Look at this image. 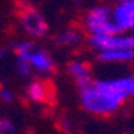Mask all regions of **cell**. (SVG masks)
Masks as SVG:
<instances>
[{
	"label": "cell",
	"instance_id": "30bf717a",
	"mask_svg": "<svg viewBox=\"0 0 134 134\" xmlns=\"http://www.w3.org/2000/svg\"><path fill=\"white\" fill-rule=\"evenodd\" d=\"M27 97L32 100V102H46V100L49 99V86H48V83L45 81H32L29 88H27Z\"/></svg>",
	"mask_w": 134,
	"mask_h": 134
},
{
	"label": "cell",
	"instance_id": "8fae6325",
	"mask_svg": "<svg viewBox=\"0 0 134 134\" xmlns=\"http://www.w3.org/2000/svg\"><path fill=\"white\" fill-rule=\"evenodd\" d=\"M80 40H81L80 32H77V30H65V32L61 34V35H58L56 43L61 45V46H74Z\"/></svg>",
	"mask_w": 134,
	"mask_h": 134
},
{
	"label": "cell",
	"instance_id": "7c38bea8",
	"mask_svg": "<svg viewBox=\"0 0 134 134\" xmlns=\"http://www.w3.org/2000/svg\"><path fill=\"white\" fill-rule=\"evenodd\" d=\"M16 131V126L8 118H0V134H11Z\"/></svg>",
	"mask_w": 134,
	"mask_h": 134
},
{
	"label": "cell",
	"instance_id": "3957f363",
	"mask_svg": "<svg viewBox=\"0 0 134 134\" xmlns=\"http://www.w3.org/2000/svg\"><path fill=\"white\" fill-rule=\"evenodd\" d=\"M90 45L96 51L134 48V35H128L126 32L107 34V35H90Z\"/></svg>",
	"mask_w": 134,
	"mask_h": 134
},
{
	"label": "cell",
	"instance_id": "5bb4252c",
	"mask_svg": "<svg viewBox=\"0 0 134 134\" xmlns=\"http://www.w3.org/2000/svg\"><path fill=\"white\" fill-rule=\"evenodd\" d=\"M7 56V49L5 48H0V59H3Z\"/></svg>",
	"mask_w": 134,
	"mask_h": 134
},
{
	"label": "cell",
	"instance_id": "8992f818",
	"mask_svg": "<svg viewBox=\"0 0 134 134\" xmlns=\"http://www.w3.org/2000/svg\"><path fill=\"white\" fill-rule=\"evenodd\" d=\"M34 49L32 42L29 40H23V42H16L13 45V51L16 54V69H18L21 77H29L32 67H30V53Z\"/></svg>",
	"mask_w": 134,
	"mask_h": 134
},
{
	"label": "cell",
	"instance_id": "52a82bcc",
	"mask_svg": "<svg viewBox=\"0 0 134 134\" xmlns=\"http://www.w3.org/2000/svg\"><path fill=\"white\" fill-rule=\"evenodd\" d=\"M67 72H69V75L75 80L78 90L85 88L86 85H90V83L93 81L90 67H88L86 62H83V61H72L69 65H67Z\"/></svg>",
	"mask_w": 134,
	"mask_h": 134
},
{
	"label": "cell",
	"instance_id": "6da1fadb",
	"mask_svg": "<svg viewBox=\"0 0 134 134\" xmlns=\"http://www.w3.org/2000/svg\"><path fill=\"white\" fill-rule=\"evenodd\" d=\"M134 94V74L112 78L97 80L80 90V104L93 115H112L120 109L128 97Z\"/></svg>",
	"mask_w": 134,
	"mask_h": 134
},
{
	"label": "cell",
	"instance_id": "4fadbf2b",
	"mask_svg": "<svg viewBox=\"0 0 134 134\" xmlns=\"http://www.w3.org/2000/svg\"><path fill=\"white\" fill-rule=\"evenodd\" d=\"M0 99L5 100V102H13V100H14V94L10 90L2 88V90H0Z\"/></svg>",
	"mask_w": 134,
	"mask_h": 134
},
{
	"label": "cell",
	"instance_id": "ba28073f",
	"mask_svg": "<svg viewBox=\"0 0 134 134\" xmlns=\"http://www.w3.org/2000/svg\"><path fill=\"white\" fill-rule=\"evenodd\" d=\"M97 59L107 64H120L134 61V48H121V49H107L97 51Z\"/></svg>",
	"mask_w": 134,
	"mask_h": 134
},
{
	"label": "cell",
	"instance_id": "5b68a950",
	"mask_svg": "<svg viewBox=\"0 0 134 134\" xmlns=\"http://www.w3.org/2000/svg\"><path fill=\"white\" fill-rule=\"evenodd\" d=\"M113 19L120 32L134 30V0L118 2V5L113 8Z\"/></svg>",
	"mask_w": 134,
	"mask_h": 134
},
{
	"label": "cell",
	"instance_id": "277c9868",
	"mask_svg": "<svg viewBox=\"0 0 134 134\" xmlns=\"http://www.w3.org/2000/svg\"><path fill=\"white\" fill-rule=\"evenodd\" d=\"M19 19H21V26L26 30L27 35H30V37H43V35H46V32H48L46 19L35 8L23 10L21 14H19Z\"/></svg>",
	"mask_w": 134,
	"mask_h": 134
},
{
	"label": "cell",
	"instance_id": "9c48e42d",
	"mask_svg": "<svg viewBox=\"0 0 134 134\" xmlns=\"http://www.w3.org/2000/svg\"><path fill=\"white\" fill-rule=\"evenodd\" d=\"M30 67L37 72H43V74H48L54 69V61L53 58L49 56L46 51H42V49H32L30 53Z\"/></svg>",
	"mask_w": 134,
	"mask_h": 134
},
{
	"label": "cell",
	"instance_id": "9a60e30c",
	"mask_svg": "<svg viewBox=\"0 0 134 134\" xmlns=\"http://www.w3.org/2000/svg\"><path fill=\"white\" fill-rule=\"evenodd\" d=\"M116 2H126V0H116Z\"/></svg>",
	"mask_w": 134,
	"mask_h": 134
},
{
	"label": "cell",
	"instance_id": "7a4b0ae2",
	"mask_svg": "<svg viewBox=\"0 0 134 134\" xmlns=\"http://www.w3.org/2000/svg\"><path fill=\"white\" fill-rule=\"evenodd\" d=\"M85 29L90 32V35H107L120 32L113 19V8L105 5L91 8L85 16Z\"/></svg>",
	"mask_w": 134,
	"mask_h": 134
}]
</instances>
